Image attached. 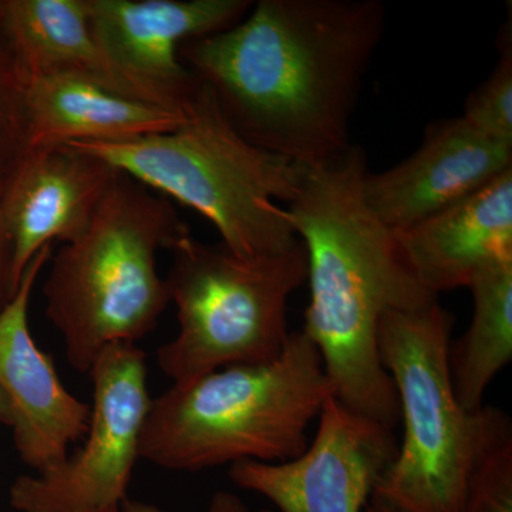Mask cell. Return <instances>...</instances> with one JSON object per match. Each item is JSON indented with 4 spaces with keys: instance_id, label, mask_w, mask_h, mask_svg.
Wrapping results in <instances>:
<instances>
[{
    "instance_id": "6da1fadb",
    "label": "cell",
    "mask_w": 512,
    "mask_h": 512,
    "mask_svg": "<svg viewBox=\"0 0 512 512\" xmlns=\"http://www.w3.org/2000/svg\"><path fill=\"white\" fill-rule=\"evenodd\" d=\"M384 25L380 0H261L232 28L184 42L178 59L245 140L311 170L352 147Z\"/></svg>"
},
{
    "instance_id": "7a4b0ae2",
    "label": "cell",
    "mask_w": 512,
    "mask_h": 512,
    "mask_svg": "<svg viewBox=\"0 0 512 512\" xmlns=\"http://www.w3.org/2000/svg\"><path fill=\"white\" fill-rule=\"evenodd\" d=\"M366 171L362 148L350 147L335 163L306 170L285 212L308 255L311 298L301 332L318 349L333 396L394 429L400 407L380 360V322L439 298L421 288L393 232L367 207Z\"/></svg>"
},
{
    "instance_id": "3957f363",
    "label": "cell",
    "mask_w": 512,
    "mask_h": 512,
    "mask_svg": "<svg viewBox=\"0 0 512 512\" xmlns=\"http://www.w3.org/2000/svg\"><path fill=\"white\" fill-rule=\"evenodd\" d=\"M332 396L318 349L305 333H291L271 362L222 367L151 399L140 458L188 473L292 460Z\"/></svg>"
},
{
    "instance_id": "277c9868",
    "label": "cell",
    "mask_w": 512,
    "mask_h": 512,
    "mask_svg": "<svg viewBox=\"0 0 512 512\" xmlns=\"http://www.w3.org/2000/svg\"><path fill=\"white\" fill-rule=\"evenodd\" d=\"M171 133L123 143H70L106 160L151 191L187 205L244 259L282 254L299 239L276 201H293L306 168L254 146L231 126L200 82Z\"/></svg>"
},
{
    "instance_id": "5b68a950",
    "label": "cell",
    "mask_w": 512,
    "mask_h": 512,
    "mask_svg": "<svg viewBox=\"0 0 512 512\" xmlns=\"http://www.w3.org/2000/svg\"><path fill=\"white\" fill-rule=\"evenodd\" d=\"M187 234L171 201L121 171L114 178L86 229L50 259L43 285L47 319L77 372L89 373L109 346L136 345L156 328L171 302L157 254Z\"/></svg>"
},
{
    "instance_id": "8992f818",
    "label": "cell",
    "mask_w": 512,
    "mask_h": 512,
    "mask_svg": "<svg viewBox=\"0 0 512 512\" xmlns=\"http://www.w3.org/2000/svg\"><path fill=\"white\" fill-rule=\"evenodd\" d=\"M170 252L165 281L180 330L157 352L165 376L184 383L222 367L271 362L281 355L291 335L286 306L308 278L301 241L282 254L244 259L190 232Z\"/></svg>"
},
{
    "instance_id": "52a82bcc",
    "label": "cell",
    "mask_w": 512,
    "mask_h": 512,
    "mask_svg": "<svg viewBox=\"0 0 512 512\" xmlns=\"http://www.w3.org/2000/svg\"><path fill=\"white\" fill-rule=\"evenodd\" d=\"M453 328L439 301L387 312L380 322V360L396 387L404 437L372 500L396 512H461L470 413L451 383Z\"/></svg>"
},
{
    "instance_id": "ba28073f",
    "label": "cell",
    "mask_w": 512,
    "mask_h": 512,
    "mask_svg": "<svg viewBox=\"0 0 512 512\" xmlns=\"http://www.w3.org/2000/svg\"><path fill=\"white\" fill-rule=\"evenodd\" d=\"M93 404L83 447L43 474L13 481L19 512H116L128 501L141 434L150 410L146 353L133 343L103 350L89 372Z\"/></svg>"
},
{
    "instance_id": "9c48e42d",
    "label": "cell",
    "mask_w": 512,
    "mask_h": 512,
    "mask_svg": "<svg viewBox=\"0 0 512 512\" xmlns=\"http://www.w3.org/2000/svg\"><path fill=\"white\" fill-rule=\"evenodd\" d=\"M318 420L301 456L282 463L232 464V483L262 495L279 512H365L399 448L394 429L335 396L323 404Z\"/></svg>"
},
{
    "instance_id": "30bf717a",
    "label": "cell",
    "mask_w": 512,
    "mask_h": 512,
    "mask_svg": "<svg viewBox=\"0 0 512 512\" xmlns=\"http://www.w3.org/2000/svg\"><path fill=\"white\" fill-rule=\"evenodd\" d=\"M53 245L26 266L15 295L0 311V423L12 433L23 463L36 474L66 461L69 448L89 429L90 404L74 397L40 350L29 326V306Z\"/></svg>"
},
{
    "instance_id": "8fae6325",
    "label": "cell",
    "mask_w": 512,
    "mask_h": 512,
    "mask_svg": "<svg viewBox=\"0 0 512 512\" xmlns=\"http://www.w3.org/2000/svg\"><path fill=\"white\" fill-rule=\"evenodd\" d=\"M90 29L111 62L175 110L200 80L178 59L184 42L232 28L249 0H84Z\"/></svg>"
},
{
    "instance_id": "7c38bea8",
    "label": "cell",
    "mask_w": 512,
    "mask_h": 512,
    "mask_svg": "<svg viewBox=\"0 0 512 512\" xmlns=\"http://www.w3.org/2000/svg\"><path fill=\"white\" fill-rule=\"evenodd\" d=\"M512 168V146L463 117L434 121L416 153L383 173L363 177V198L377 220L404 231L446 210Z\"/></svg>"
},
{
    "instance_id": "4fadbf2b",
    "label": "cell",
    "mask_w": 512,
    "mask_h": 512,
    "mask_svg": "<svg viewBox=\"0 0 512 512\" xmlns=\"http://www.w3.org/2000/svg\"><path fill=\"white\" fill-rule=\"evenodd\" d=\"M119 174L106 160L72 146L30 148L19 158L3 198L16 289L43 248L82 234Z\"/></svg>"
},
{
    "instance_id": "5bb4252c",
    "label": "cell",
    "mask_w": 512,
    "mask_h": 512,
    "mask_svg": "<svg viewBox=\"0 0 512 512\" xmlns=\"http://www.w3.org/2000/svg\"><path fill=\"white\" fill-rule=\"evenodd\" d=\"M421 288H470L490 266L512 262V168L433 217L393 232Z\"/></svg>"
},
{
    "instance_id": "9a60e30c",
    "label": "cell",
    "mask_w": 512,
    "mask_h": 512,
    "mask_svg": "<svg viewBox=\"0 0 512 512\" xmlns=\"http://www.w3.org/2000/svg\"><path fill=\"white\" fill-rule=\"evenodd\" d=\"M0 28L25 84L40 77H76L175 110L111 62L94 39L84 0H0Z\"/></svg>"
},
{
    "instance_id": "2e32d148",
    "label": "cell",
    "mask_w": 512,
    "mask_h": 512,
    "mask_svg": "<svg viewBox=\"0 0 512 512\" xmlns=\"http://www.w3.org/2000/svg\"><path fill=\"white\" fill-rule=\"evenodd\" d=\"M25 106L28 150L70 143H123L171 133L185 119L184 111L67 76L30 80L25 84Z\"/></svg>"
},
{
    "instance_id": "e0dca14e",
    "label": "cell",
    "mask_w": 512,
    "mask_h": 512,
    "mask_svg": "<svg viewBox=\"0 0 512 512\" xmlns=\"http://www.w3.org/2000/svg\"><path fill=\"white\" fill-rule=\"evenodd\" d=\"M468 289L473 319L461 339L451 342L448 366L458 403L473 413L512 359V262L484 269Z\"/></svg>"
},
{
    "instance_id": "ac0fdd59",
    "label": "cell",
    "mask_w": 512,
    "mask_h": 512,
    "mask_svg": "<svg viewBox=\"0 0 512 512\" xmlns=\"http://www.w3.org/2000/svg\"><path fill=\"white\" fill-rule=\"evenodd\" d=\"M461 512H512V424L494 406L470 413V453Z\"/></svg>"
},
{
    "instance_id": "d6986e66",
    "label": "cell",
    "mask_w": 512,
    "mask_h": 512,
    "mask_svg": "<svg viewBox=\"0 0 512 512\" xmlns=\"http://www.w3.org/2000/svg\"><path fill=\"white\" fill-rule=\"evenodd\" d=\"M500 40L497 66L468 96L463 119L484 136L512 146L511 28L503 30V39Z\"/></svg>"
},
{
    "instance_id": "ffe728a7",
    "label": "cell",
    "mask_w": 512,
    "mask_h": 512,
    "mask_svg": "<svg viewBox=\"0 0 512 512\" xmlns=\"http://www.w3.org/2000/svg\"><path fill=\"white\" fill-rule=\"evenodd\" d=\"M26 150L25 82L0 28V158L12 167Z\"/></svg>"
},
{
    "instance_id": "44dd1931",
    "label": "cell",
    "mask_w": 512,
    "mask_h": 512,
    "mask_svg": "<svg viewBox=\"0 0 512 512\" xmlns=\"http://www.w3.org/2000/svg\"><path fill=\"white\" fill-rule=\"evenodd\" d=\"M10 170L12 167L0 158V311L8 305L16 292L12 278V242L3 221V198Z\"/></svg>"
},
{
    "instance_id": "7402d4cb",
    "label": "cell",
    "mask_w": 512,
    "mask_h": 512,
    "mask_svg": "<svg viewBox=\"0 0 512 512\" xmlns=\"http://www.w3.org/2000/svg\"><path fill=\"white\" fill-rule=\"evenodd\" d=\"M208 512H254L249 510L247 504L237 497L235 494L228 493V491H218L212 497L210 508ZM259 512H274L269 510H262Z\"/></svg>"
},
{
    "instance_id": "603a6c76",
    "label": "cell",
    "mask_w": 512,
    "mask_h": 512,
    "mask_svg": "<svg viewBox=\"0 0 512 512\" xmlns=\"http://www.w3.org/2000/svg\"><path fill=\"white\" fill-rule=\"evenodd\" d=\"M116 512H168L161 510V508L156 507V505L146 504V503H138V501H126L123 504V507L120 508L119 511Z\"/></svg>"
},
{
    "instance_id": "cb8c5ba5",
    "label": "cell",
    "mask_w": 512,
    "mask_h": 512,
    "mask_svg": "<svg viewBox=\"0 0 512 512\" xmlns=\"http://www.w3.org/2000/svg\"><path fill=\"white\" fill-rule=\"evenodd\" d=\"M365 512H396V511L392 510V508H390V507H387V505L379 503V501L372 500V501H370L369 505H367Z\"/></svg>"
}]
</instances>
